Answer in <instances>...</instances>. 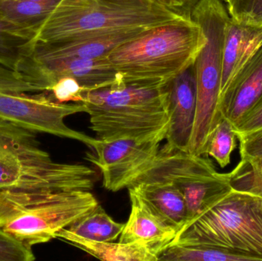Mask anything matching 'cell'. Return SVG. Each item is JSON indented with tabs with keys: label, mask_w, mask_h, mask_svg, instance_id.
<instances>
[{
	"label": "cell",
	"mask_w": 262,
	"mask_h": 261,
	"mask_svg": "<svg viewBox=\"0 0 262 261\" xmlns=\"http://www.w3.org/2000/svg\"><path fill=\"white\" fill-rule=\"evenodd\" d=\"M167 84H124L88 92L82 104L97 139L113 140L166 136L169 124Z\"/></svg>",
	"instance_id": "obj_2"
},
{
	"label": "cell",
	"mask_w": 262,
	"mask_h": 261,
	"mask_svg": "<svg viewBox=\"0 0 262 261\" xmlns=\"http://www.w3.org/2000/svg\"><path fill=\"white\" fill-rule=\"evenodd\" d=\"M166 136L146 139L100 140L85 159L102 175L103 186L108 191L128 188L154 162Z\"/></svg>",
	"instance_id": "obj_10"
},
{
	"label": "cell",
	"mask_w": 262,
	"mask_h": 261,
	"mask_svg": "<svg viewBox=\"0 0 262 261\" xmlns=\"http://www.w3.org/2000/svg\"><path fill=\"white\" fill-rule=\"evenodd\" d=\"M125 224L115 222L98 205L93 211L75 221L66 228L75 235L99 242H115L120 237Z\"/></svg>",
	"instance_id": "obj_21"
},
{
	"label": "cell",
	"mask_w": 262,
	"mask_h": 261,
	"mask_svg": "<svg viewBox=\"0 0 262 261\" xmlns=\"http://www.w3.org/2000/svg\"><path fill=\"white\" fill-rule=\"evenodd\" d=\"M15 70L38 91L45 93L63 77L75 78L89 92L124 84L122 75L107 57L37 59L26 54Z\"/></svg>",
	"instance_id": "obj_11"
},
{
	"label": "cell",
	"mask_w": 262,
	"mask_h": 261,
	"mask_svg": "<svg viewBox=\"0 0 262 261\" xmlns=\"http://www.w3.org/2000/svg\"><path fill=\"white\" fill-rule=\"evenodd\" d=\"M262 43V26L238 22L229 16L225 28L221 93Z\"/></svg>",
	"instance_id": "obj_16"
},
{
	"label": "cell",
	"mask_w": 262,
	"mask_h": 261,
	"mask_svg": "<svg viewBox=\"0 0 262 261\" xmlns=\"http://www.w3.org/2000/svg\"><path fill=\"white\" fill-rule=\"evenodd\" d=\"M262 127V98L261 101L252 109L250 112L234 126L237 135L250 133Z\"/></svg>",
	"instance_id": "obj_29"
},
{
	"label": "cell",
	"mask_w": 262,
	"mask_h": 261,
	"mask_svg": "<svg viewBox=\"0 0 262 261\" xmlns=\"http://www.w3.org/2000/svg\"><path fill=\"white\" fill-rule=\"evenodd\" d=\"M228 12L238 22L262 26V0H230Z\"/></svg>",
	"instance_id": "obj_26"
},
{
	"label": "cell",
	"mask_w": 262,
	"mask_h": 261,
	"mask_svg": "<svg viewBox=\"0 0 262 261\" xmlns=\"http://www.w3.org/2000/svg\"><path fill=\"white\" fill-rule=\"evenodd\" d=\"M229 12L220 0H201L192 18L201 27L206 43L194 62L196 79V113L188 152L206 155L212 132L223 119L220 111L225 28Z\"/></svg>",
	"instance_id": "obj_6"
},
{
	"label": "cell",
	"mask_w": 262,
	"mask_h": 261,
	"mask_svg": "<svg viewBox=\"0 0 262 261\" xmlns=\"http://www.w3.org/2000/svg\"><path fill=\"white\" fill-rule=\"evenodd\" d=\"M127 189L130 199V213L120 235L119 242L149 245L163 252L175 239L177 230L134 190Z\"/></svg>",
	"instance_id": "obj_15"
},
{
	"label": "cell",
	"mask_w": 262,
	"mask_h": 261,
	"mask_svg": "<svg viewBox=\"0 0 262 261\" xmlns=\"http://www.w3.org/2000/svg\"><path fill=\"white\" fill-rule=\"evenodd\" d=\"M82 103L60 104L39 92L16 70L0 65V121L36 133H46L82 143L92 150L98 139L70 128L69 116L85 113Z\"/></svg>",
	"instance_id": "obj_7"
},
{
	"label": "cell",
	"mask_w": 262,
	"mask_h": 261,
	"mask_svg": "<svg viewBox=\"0 0 262 261\" xmlns=\"http://www.w3.org/2000/svg\"><path fill=\"white\" fill-rule=\"evenodd\" d=\"M56 239L67 242L101 260L156 261L159 260L161 254L159 250L141 244L89 240L72 234L66 228L57 233Z\"/></svg>",
	"instance_id": "obj_18"
},
{
	"label": "cell",
	"mask_w": 262,
	"mask_h": 261,
	"mask_svg": "<svg viewBox=\"0 0 262 261\" xmlns=\"http://www.w3.org/2000/svg\"><path fill=\"white\" fill-rule=\"evenodd\" d=\"M147 29L146 28H136L102 35L81 37L60 42L35 41L28 55L37 59L106 58L118 46L134 39Z\"/></svg>",
	"instance_id": "obj_14"
},
{
	"label": "cell",
	"mask_w": 262,
	"mask_h": 261,
	"mask_svg": "<svg viewBox=\"0 0 262 261\" xmlns=\"http://www.w3.org/2000/svg\"><path fill=\"white\" fill-rule=\"evenodd\" d=\"M182 15L156 0H61L35 42L53 43L136 28L155 27Z\"/></svg>",
	"instance_id": "obj_3"
},
{
	"label": "cell",
	"mask_w": 262,
	"mask_h": 261,
	"mask_svg": "<svg viewBox=\"0 0 262 261\" xmlns=\"http://www.w3.org/2000/svg\"><path fill=\"white\" fill-rule=\"evenodd\" d=\"M37 134L0 121V191H91L96 173L83 164L55 162L40 147Z\"/></svg>",
	"instance_id": "obj_5"
},
{
	"label": "cell",
	"mask_w": 262,
	"mask_h": 261,
	"mask_svg": "<svg viewBox=\"0 0 262 261\" xmlns=\"http://www.w3.org/2000/svg\"><path fill=\"white\" fill-rule=\"evenodd\" d=\"M237 139L232 123L223 117L209 138L206 156L213 158L222 168L227 167L230 163L231 155L236 147Z\"/></svg>",
	"instance_id": "obj_23"
},
{
	"label": "cell",
	"mask_w": 262,
	"mask_h": 261,
	"mask_svg": "<svg viewBox=\"0 0 262 261\" xmlns=\"http://www.w3.org/2000/svg\"><path fill=\"white\" fill-rule=\"evenodd\" d=\"M88 92L75 78L63 77L54 83L48 93L55 102L68 104L84 102Z\"/></svg>",
	"instance_id": "obj_25"
},
{
	"label": "cell",
	"mask_w": 262,
	"mask_h": 261,
	"mask_svg": "<svg viewBox=\"0 0 262 261\" xmlns=\"http://www.w3.org/2000/svg\"><path fill=\"white\" fill-rule=\"evenodd\" d=\"M156 1L182 16L192 17V10L201 0H156Z\"/></svg>",
	"instance_id": "obj_30"
},
{
	"label": "cell",
	"mask_w": 262,
	"mask_h": 261,
	"mask_svg": "<svg viewBox=\"0 0 262 261\" xmlns=\"http://www.w3.org/2000/svg\"><path fill=\"white\" fill-rule=\"evenodd\" d=\"M206 41L192 17H180L148 29L107 58L124 84L163 86L194 64Z\"/></svg>",
	"instance_id": "obj_1"
},
{
	"label": "cell",
	"mask_w": 262,
	"mask_h": 261,
	"mask_svg": "<svg viewBox=\"0 0 262 261\" xmlns=\"http://www.w3.org/2000/svg\"><path fill=\"white\" fill-rule=\"evenodd\" d=\"M32 249L0 231V261H33Z\"/></svg>",
	"instance_id": "obj_27"
},
{
	"label": "cell",
	"mask_w": 262,
	"mask_h": 261,
	"mask_svg": "<svg viewBox=\"0 0 262 261\" xmlns=\"http://www.w3.org/2000/svg\"><path fill=\"white\" fill-rule=\"evenodd\" d=\"M203 156L163 146L150 167L131 186L149 181L173 184L184 196L187 207L186 224L189 223L212 205L223 192L220 173L210 159Z\"/></svg>",
	"instance_id": "obj_9"
},
{
	"label": "cell",
	"mask_w": 262,
	"mask_h": 261,
	"mask_svg": "<svg viewBox=\"0 0 262 261\" xmlns=\"http://www.w3.org/2000/svg\"><path fill=\"white\" fill-rule=\"evenodd\" d=\"M183 232L262 261V198L232 190Z\"/></svg>",
	"instance_id": "obj_8"
},
{
	"label": "cell",
	"mask_w": 262,
	"mask_h": 261,
	"mask_svg": "<svg viewBox=\"0 0 262 261\" xmlns=\"http://www.w3.org/2000/svg\"><path fill=\"white\" fill-rule=\"evenodd\" d=\"M35 39L6 19L0 13V65L16 70L31 50Z\"/></svg>",
	"instance_id": "obj_22"
},
{
	"label": "cell",
	"mask_w": 262,
	"mask_h": 261,
	"mask_svg": "<svg viewBox=\"0 0 262 261\" xmlns=\"http://www.w3.org/2000/svg\"><path fill=\"white\" fill-rule=\"evenodd\" d=\"M30 1H35V2H47V1H52V0H30ZM58 1H61V0H58Z\"/></svg>",
	"instance_id": "obj_31"
},
{
	"label": "cell",
	"mask_w": 262,
	"mask_h": 261,
	"mask_svg": "<svg viewBox=\"0 0 262 261\" xmlns=\"http://www.w3.org/2000/svg\"><path fill=\"white\" fill-rule=\"evenodd\" d=\"M163 261H255L253 257L202 240L188 233L177 234L161 253Z\"/></svg>",
	"instance_id": "obj_19"
},
{
	"label": "cell",
	"mask_w": 262,
	"mask_h": 261,
	"mask_svg": "<svg viewBox=\"0 0 262 261\" xmlns=\"http://www.w3.org/2000/svg\"><path fill=\"white\" fill-rule=\"evenodd\" d=\"M169 124L165 147L188 152L196 113L194 64L168 83Z\"/></svg>",
	"instance_id": "obj_12"
},
{
	"label": "cell",
	"mask_w": 262,
	"mask_h": 261,
	"mask_svg": "<svg viewBox=\"0 0 262 261\" xmlns=\"http://www.w3.org/2000/svg\"><path fill=\"white\" fill-rule=\"evenodd\" d=\"M229 176L232 189L262 198V157L241 159Z\"/></svg>",
	"instance_id": "obj_24"
},
{
	"label": "cell",
	"mask_w": 262,
	"mask_h": 261,
	"mask_svg": "<svg viewBox=\"0 0 262 261\" xmlns=\"http://www.w3.org/2000/svg\"><path fill=\"white\" fill-rule=\"evenodd\" d=\"M128 188L146 201L177 233L186 223V201L173 184L165 181H149L136 184Z\"/></svg>",
	"instance_id": "obj_17"
},
{
	"label": "cell",
	"mask_w": 262,
	"mask_h": 261,
	"mask_svg": "<svg viewBox=\"0 0 262 261\" xmlns=\"http://www.w3.org/2000/svg\"><path fill=\"white\" fill-rule=\"evenodd\" d=\"M261 98L262 43L235 74L220 97V113L234 127Z\"/></svg>",
	"instance_id": "obj_13"
},
{
	"label": "cell",
	"mask_w": 262,
	"mask_h": 261,
	"mask_svg": "<svg viewBox=\"0 0 262 261\" xmlns=\"http://www.w3.org/2000/svg\"><path fill=\"white\" fill-rule=\"evenodd\" d=\"M99 205L85 190L13 189L0 191V231L32 249Z\"/></svg>",
	"instance_id": "obj_4"
},
{
	"label": "cell",
	"mask_w": 262,
	"mask_h": 261,
	"mask_svg": "<svg viewBox=\"0 0 262 261\" xmlns=\"http://www.w3.org/2000/svg\"><path fill=\"white\" fill-rule=\"evenodd\" d=\"M59 2L0 0V13L7 21L35 39L43 23Z\"/></svg>",
	"instance_id": "obj_20"
},
{
	"label": "cell",
	"mask_w": 262,
	"mask_h": 261,
	"mask_svg": "<svg viewBox=\"0 0 262 261\" xmlns=\"http://www.w3.org/2000/svg\"><path fill=\"white\" fill-rule=\"evenodd\" d=\"M223 1L224 2H226V3H229V1H230V0H223Z\"/></svg>",
	"instance_id": "obj_32"
},
{
	"label": "cell",
	"mask_w": 262,
	"mask_h": 261,
	"mask_svg": "<svg viewBox=\"0 0 262 261\" xmlns=\"http://www.w3.org/2000/svg\"><path fill=\"white\" fill-rule=\"evenodd\" d=\"M241 159L262 157V127L250 133L238 134Z\"/></svg>",
	"instance_id": "obj_28"
}]
</instances>
